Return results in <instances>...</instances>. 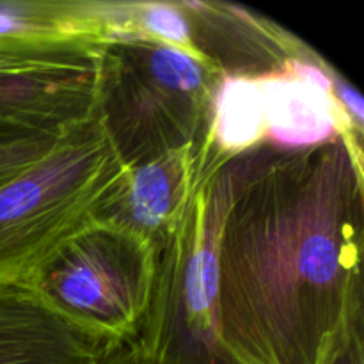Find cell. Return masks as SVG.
I'll return each mask as SVG.
<instances>
[{"instance_id":"10","label":"cell","mask_w":364,"mask_h":364,"mask_svg":"<svg viewBox=\"0 0 364 364\" xmlns=\"http://www.w3.org/2000/svg\"><path fill=\"white\" fill-rule=\"evenodd\" d=\"M201 155L185 146L130 167L123 191L96 223L127 231L160 255L183 215Z\"/></svg>"},{"instance_id":"5","label":"cell","mask_w":364,"mask_h":364,"mask_svg":"<svg viewBox=\"0 0 364 364\" xmlns=\"http://www.w3.org/2000/svg\"><path fill=\"white\" fill-rule=\"evenodd\" d=\"M159 252L141 238L96 223L39 267L28 287L71 322L116 343L132 341L155 287Z\"/></svg>"},{"instance_id":"1","label":"cell","mask_w":364,"mask_h":364,"mask_svg":"<svg viewBox=\"0 0 364 364\" xmlns=\"http://www.w3.org/2000/svg\"><path fill=\"white\" fill-rule=\"evenodd\" d=\"M217 331L237 364H326L363 320V146L263 141L230 159Z\"/></svg>"},{"instance_id":"14","label":"cell","mask_w":364,"mask_h":364,"mask_svg":"<svg viewBox=\"0 0 364 364\" xmlns=\"http://www.w3.org/2000/svg\"><path fill=\"white\" fill-rule=\"evenodd\" d=\"M326 364H364L363 320L355 322L341 336V340L338 341Z\"/></svg>"},{"instance_id":"3","label":"cell","mask_w":364,"mask_h":364,"mask_svg":"<svg viewBox=\"0 0 364 364\" xmlns=\"http://www.w3.org/2000/svg\"><path fill=\"white\" fill-rule=\"evenodd\" d=\"M128 169L95 116L0 188V283H27L60 247L96 224Z\"/></svg>"},{"instance_id":"15","label":"cell","mask_w":364,"mask_h":364,"mask_svg":"<svg viewBox=\"0 0 364 364\" xmlns=\"http://www.w3.org/2000/svg\"><path fill=\"white\" fill-rule=\"evenodd\" d=\"M100 364H148L141 358L137 348L130 341H123L117 347H114L109 354L103 358Z\"/></svg>"},{"instance_id":"13","label":"cell","mask_w":364,"mask_h":364,"mask_svg":"<svg viewBox=\"0 0 364 364\" xmlns=\"http://www.w3.org/2000/svg\"><path fill=\"white\" fill-rule=\"evenodd\" d=\"M63 135L18 130L0 124V188L41 160Z\"/></svg>"},{"instance_id":"7","label":"cell","mask_w":364,"mask_h":364,"mask_svg":"<svg viewBox=\"0 0 364 364\" xmlns=\"http://www.w3.org/2000/svg\"><path fill=\"white\" fill-rule=\"evenodd\" d=\"M191 39V53L224 78L265 80L283 77L291 63L322 57L269 18L228 2L178 0Z\"/></svg>"},{"instance_id":"6","label":"cell","mask_w":364,"mask_h":364,"mask_svg":"<svg viewBox=\"0 0 364 364\" xmlns=\"http://www.w3.org/2000/svg\"><path fill=\"white\" fill-rule=\"evenodd\" d=\"M105 38L0 39V124L66 134L95 116Z\"/></svg>"},{"instance_id":"9","label":"cell","mask_w":364,"mask_h":364,"mask_svg":"<svg viewBox=\"0 0 364 364\" xmlns=\"http://www.w3.org/2000/svg\"><path fill=\"white\" fill-rule=\"evenodd\" d=\"M333 68L323 59L291 63L283 77L258 80L265 141L279 148H308L345 135L363 146L359 132L331 91Z\"/></svg>"},{"instance_id":"8","label":"cell","mask_w":364,"mask_h":364,"mask_svg":"<svg viewBox=\"0 0 364 364\" xmlns=\"http://www.w3.org/2000/svg\"><path fill=\"white\" fill-rule=\"evenodd\" d=\"M117 345L57 313L27 283H0V364H100Z\"/></svg>"},{"instance_id":"2","label":"cell","mask_w":364,"mask_h":364,"mask_svg":"<svg viewBox=\"0 0 364 364\" xmlns=\"http://www.w3.org/2000/svg\"><path fill=\"white\" fill-rule=\"evenodd\" d=\"M224 75L212 64L153 39L105 38L95 117L127 169L212 142Z\"/></svg>"},{"instance_id":"11","label":"cell","mask_w":364,"mask_h":364,"mask_svg":"<svg viewBox=\"0 0 364 364\" xmlns=\"http://www.w3.org/2000/svg\"><path fill=\"white\" fill-rule=\"evenodd\" d=\"M109 7L103 0H0V39L109 38Z\"/></svg>"},{"instance_id":"12","label":"cell","mask_w":364,"mask_h":364,"mask_svg":"<svg viewBox=\"0 0 364 364\" xmlns=\"http://www.w3.org/2000/svg\"><path fill=\"white\" fill-rule=\"evenodd\" d=\"M265 141V116L258 80L224 78L215 102L210 148L238 155Z\"/></svg>"},{"instance_id":"4","label":"cell","mask_w":364,"mask_h":364,"mask_svg":"<svg viewBox=\"0 0 364 364\" xmlns=\"http://www.w3.org/2000/svg\"><path fill=\"white\" fill-rule=\"evenodd\" d=\"M230 159H198L185 212L159 255L151 302L130 341L148 364H237L217 331V245L230 201Z\"/></svg>"}]
</instances>
